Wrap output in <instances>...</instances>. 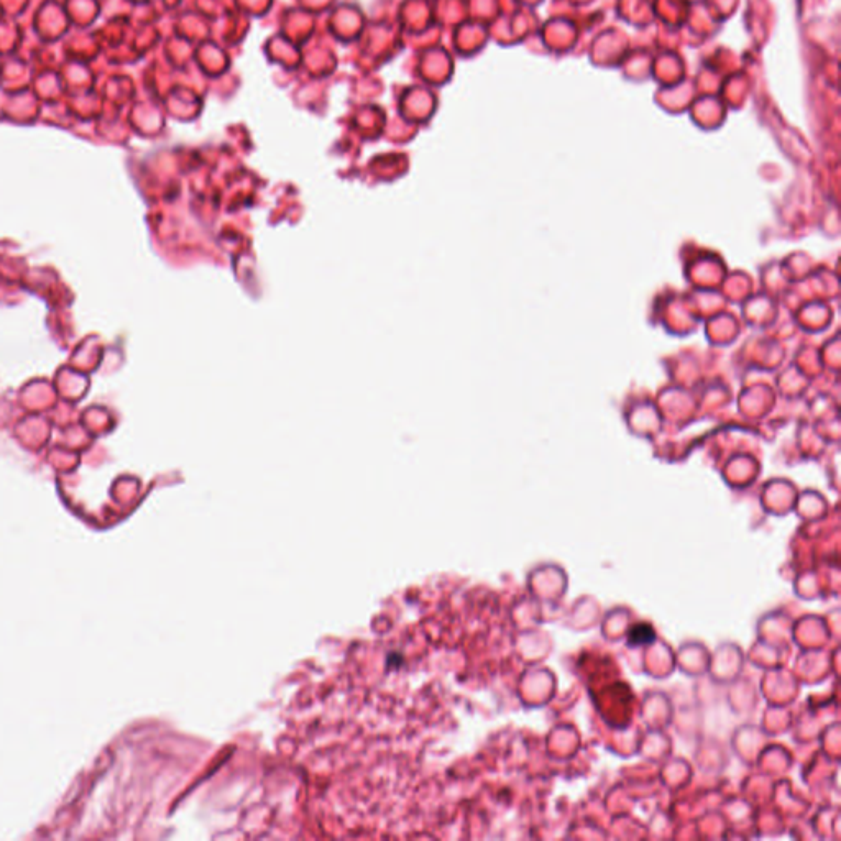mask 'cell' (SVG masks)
I'll list each match as a JSON object with an SVG mask.
<instances>
[{
  "label": "cell",
  "instance_id": "1",
  "mask_svg": "<svg viewBox=\"0 0 841 841\" xmlns=\"http://www.w3.org/2000/svg\"><path fill=\"white\" fill-rule=\"evenodd\" d=\"M654 639H656V633H654L653 626L648 625V623H638V625L633 626L630 636H628L631 646L651 644L654 643Z\"/></svg>",
  "mask_w": 841,
  "mask_h": 841
}]
</instances>
